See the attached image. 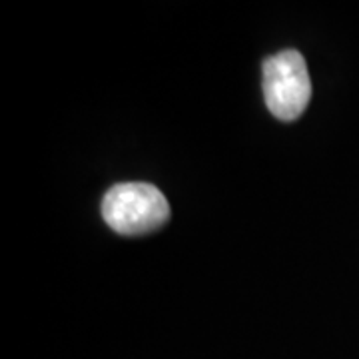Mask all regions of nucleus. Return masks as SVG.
<instances>
[{
	"label": "nucleus",
	"instance_id": "nucleus-1",
	"mask_svg": "<svg viewBox=\"0 0 359 359\" xmlns=\"http://www.w3.org/2000/svg\"><path fill=\"white\" fill-rule=\"evenodd\" d=\"M104 222L122 236H144L160 230L170 219L166 196L146 182L112 186L102 200Z\"/></svg>",
	"mask_w": 359,
	"mask_h": 359
},
{
	"label": "nucleus",
	"instance_id": "nucleus-2",
	"mask_svg": "<svg viewBox=\"0 0 359 359\" xmlns=\"http://www.w3.org/2000/svg\"><path fill=\"white\" fill-rule=\"evenodd\" d=\"M264 96L269 112L292 122L308 108L311 80L308 65L297 50H283L264 62Z\"/></svg>",
	"mask_w": 359,
	"mask_h": 359
}]
</instances>
